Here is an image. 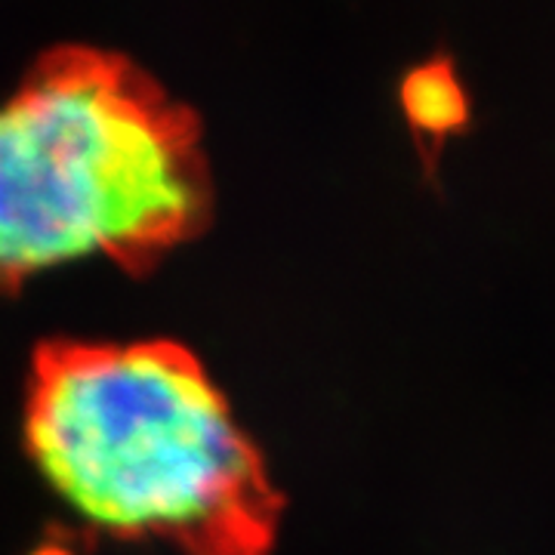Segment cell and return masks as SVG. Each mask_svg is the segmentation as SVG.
Returning a JSON list of instances; mask_svg holds the SVG:
<instances>
[{
  "label": "cell",
  "instance_id": "cell-3",
  "mask_svg": "<svg viewBox=\"0 0 555 555\" xmlns=\"http://www.w3.org/2000/svg\"><path fill=\"white\" fill-rule=\"evenodd\" d=\"M401 108L426 145H438L441 139L460 130L469 118V100L451 60L416 65L401 83Z\"/></svg>",
  "mask_w": 555,
  "mask_h": 555
},
{
  "label": "cell",
  "instance_id": "cell-1",
  "mask_svg": "<svg viewBox=\"0 0 555 555\" xmlns=\"http://www.w3.org/2000/svg\"><path fill=\"white\" fill-rule=\"evenodd\" d=\"M25 448L90 528L185 555H266L281 494L229 398L179 343H47Z\"/></svg>",
  "mask_w": 555,
  "mask_h": 555
},
{
  "label": "cell",
  "instance_id": "cell-2",
  "mask_svg": "<svg viewBox=\"0 0 555 555\" xmlns=\"http://www.w3.org/2000/svg\"><path fill=\"white\" fill-rule=\"evenodd\" d=\"M207 217L198 120L137 65L62 47L0 100V291L90 257L145 269Z\"/></svg>",
  "mask_w": 555,
  "mask_h": 555
},
{
  "label": "cell",
  "instance_id": "cell-4",
  "mask_svg": "<svg viewBox=\"0 0 555 555\" xmlns=\"http://www.w3.org/2000/svg\"><path fill=\"white\" fill-rule=\"evenodd\" d=\"M43 555H60V553H56V550H50V553H43Z\"/></svg>",
  "mask_w": 555,
  "mask_h": 555
}]
</instances>
